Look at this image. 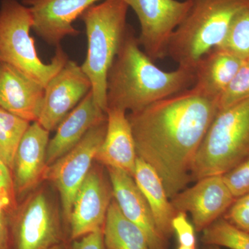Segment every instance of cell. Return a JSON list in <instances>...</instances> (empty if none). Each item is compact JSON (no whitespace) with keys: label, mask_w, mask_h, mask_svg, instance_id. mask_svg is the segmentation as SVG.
Returning <instances> with one entry per match:
<instances>
[{"label":"cell","mask_w":249,"mask_h":249,"mask_svg":"<svg viewBox=\"0 0 249 249\" xmlns=\"http://www.w3.org/2000/svg\"><path fill=\"white\" fill-rule=\"evenodd\" d=\"M249 4V0H192L172 36L168 55L178 67L195 71L206 53L222 45L235 16Z\"/></svg>","instance_id":"3957f363"},{"label":"cell","mask_w":249,"mask_h":249,"mask_svg":"<svg viewBox=\"0 0 249 249\" xmlns=\"http://www.w3.org/2000/svg\"><path fill=\"white\" fill-rule=\"evenodd\" d=\"M0 205L9 213H11L18 206L13 185L12 175L9 168L0 159Z\"/></svg>","instance_id":"83f0119b"},{"label":"cell","mask_w":249,"mask_h":249,"mask_svg":"<svg viewBox=\"0 0 249 249\" xmlns=\"http://www.w3.org/2000/svg\"><path fill=\"white\" fill-rule=\"evenodd\" d=\"M138 18L139 45L153 61L168 55L174 32L183 22L192 0H124Z\"/></svg>","instance_id":"ba28073f"},{"label":"cell","mask_w":249,"mask_h":249,"mask_svg":"<svg viewBox=\"0 0 249 249\" xmlns=\"http://www.w3.org/2000/svg\"><path fill=\"white\" fill-rule=\"evenodd\" d=\"M219 110V98L193 86L127 114L137 156L160 175L170 200L191 181L193 160Z\"/></svg>","instance_id":"6da1fadb"},{"label":"cell","mask_w":249,"mask_h":249,"mask_svg":"<svg viewBox=\"0 0 249 249\" xmlns=\"http://www.w3.org/2000/svg\"><path fill=\"white\" fill-rule=\"evenodd\" d=\"M107 120V114L95 103L90 91L63 119L47 147L48 166L73 148L97 124Z\"/></svg>","instance_id":"ac0fdd59"},{"label":"cell","mask_w":249,"mask_h":249,"mask_svg":"<svg viewBox=\"0 0 249 249\" xmlns=\"http://www.w3.org/2000/svg\"><path fill=\"white\" fill-rule=\"evenodd\" d=\"M91 90V83L76 62L68 60L45 88L37 122L52 132Z\"/></svg>","instance_id":"30bf717a"},{"label":"cell","mask_w":249,"mask_h":249,"mask_svg":"<svg viewBox=\"0 0 249 249\" xmlns=\"http://www.w3.org/2000/svg\"><path fill=\"white\" fill-rule=\"evenodd\" d=\"M249 157V97L218 111L191 170V180L223 175Z\"/></svg>","instance_id":"5b68a950"},{"label":"cell","mask_w":249,"mask_h":249,"mask_svg":"<svg viewBox=\"0 0 249 249\" xmlns=\"http://www.w3.org/2000/svg\"><path fill=\"white\" fill-rule=\"evenodd\" d=\"M243 60L222 47L206 53L196 67L193 86L218 98L233 79Z\"/></svg>","instance_id":"d6986e66"},{"label":"cell","mask_w":249,"mask_h":249,"mask_svg":"<svg viewBox=\"0 0 249 249\" xmlns=\"http://www.w3.org/2000/svg\"><path fill=\"white\" fill-rule=\"evenodd\" d=\"M222 217L234 227L249 233V193L235 199Z\"/></svg>","instance_id":"4316f807"},{"label":"cell","mask_w":249,"mask_h":249,"mask_svg":"<svg viewBox=\"0 0 249 249\" xmlns=\"http://www.w3.org/2000/svg\"><path fill=\"white\" fill-rule=\"evenodd\" d=\"M11 249H48L70 240L56 206L44 188L31 192L9 216Z\"/></svg>","instance_id":"52a82bcc"},{"label":"cell","mask_w":249,"mask_h":249,"mask_svg":"<svg viewBox=\"0 0 249 249\" xmlns=\"http://www.w3.org/2000/svg\"><path fill=\"white\" fill-rule=\"evenodd\" d=\"M129 6L124 0H104L89 7L80 16L88 37V52L82 70L91 83L98 107L107 109V76L124 36Z\"/></svg>","instance_id":"277c9868"},{"label":"cell","mask_w":249,"mask_h":249,"mask_svg":"<svg viewBox=\"0 0 249 249\" xmlns=\"http://www.w3.org/2000/svg\"><path fill=\"white\" fill-rule=\"evenodd\" d=\"M207 247H206V249H223L222 247H218V246H214V245H206Z\"/></svg>","instance_id":"d6a6232c"},{"label":"cell","mask_w":249,"mask_h":249,"mask_svg":"<svg viewBox=\"0 0 249 249\" xmlns=\"http://www.w3.org/2000/svg\"><path fill=\"white\" fill-rule=\"evenodd\" d=\"M106 249H150L145 234L121 213L113 198L103 228Z\"/></svg>","instance_id":"44dd1931"},{"label":"cell","mask_w":249,"mask_h":249,"mask_svg":"<svg viewBox=\"0 0 249 249\" xmlns=\"http://www.w3.org/2000/svg\"><path fill=\"white\" fill-rule=\"evenodd\" d=\"M71 242H65V243L60 244V245L54 246L52 248L48 249H70Z\"/></svg>","instance_id":"1f68e13d"},{"label":"cell","mask_w":249,"mask_h":249,"mask_svg":"<svg viewBox=\"0 0 249 249\" xmlns=\"http://www.w3.org/2000/svg\"><path fill=\"white\" fill-rule=\"evenodd\" d=\"M133 178L151 210L159 230L168 240L174 232L172 222L178 212L167 195L161 178L152 167L139 157Z\"/></svg>","instance_id":"ffe728a7"},{"label":"cell","mask_w":249,"mask_h":249,"mask_svg":"<svg viewBox=\"0 0 249 249\" xmlns=\"http://www.w3.org/2000/svg\"><path fill=\"white\" fill-rule=\"evenodd\" d=\"M45 88L20 71L0 62V107L29 122L38 120Z\"/></svg>","instance_id":"2e32d148"},{"label":"cell","mask_w":249,"mask_h":249,"mask_svg":"<svg viewBox=\"0 0 249 249\" xmlns=\"http://www.w3.org/2000/svg\"><path fill=\"white\" fill-rule=\"evenodd\" d=\"M107 168L114 200L123 214L143 232L150 249H168V240L159 230L133 177L123 170Z\"/></svg>","instance_id":"9a60e30c"},{"label":"cell","mask_w":249,"mask_h":249,"mask_svg":"<svg viewBox=\"0 0 249 249\" xmlns=\"http://www.w3.org/2000/svg\"><path fill=\"white\" fill-rule=\"evenodd\" d=\"M30 124L0 107V159L10 170L19 142Z\"/></svg>","instance_id":"7402d4cb"},{"label":"cell","mask_w":249,"mask_h":249,"mask_svg":"<svg viewBox=\"0 0 249 249\" xmlns=\"http://www.w3.org/2000/svg\"><path fill=\"white\" fill-rule=\"evenodd\" d=\"M98 1L101 0H22V4L30 10L33 30L48 45L57 47L67 36L80 34L73 23Z\"/></svg>","instance_id":"5bb4252c"},{"label":"cell","mask_w":249,"mask_h":249,"mask_svg":"<svg viewBox=\"0 0 249 249\" xmlns=\"http://www.w3.org/2000/svg\"><path fill=\"white\" fill-rule=\"evenodd\" d=\"M113 198L111 183L99 168L92 166L72 204L68 222L71 242L103 229Z\"/></svg>","instance_id":"8fae6325"},{"label":"cell","mask_w":249,"mask_h":249,"mask_svg":"<svg viewBox=\"0 0 249 249\" xmlns=\"http://www.w3.org/2000/svg\"><path fill=\"white\" fill-rule=\"evenodd\" d=\"M9 216V212L0 205V249H11Z\"/></svg>","instance_id":"4dcf8cb0"},{"label":"cell","mask_w":249,"mask_h":249,"mask_svg":"<svg viewBox=\"0 0 249 249\" xmlns=\"http://www.w3.org/2000/svg\"><path fill=\"white\" fill-rule=\"evenodd\" d=\"M106 129L107 120L94 126L76 146L47 168L45 180L53 183L58 192L67 229L73 199L92 168Z\"/></svg>","instance_id":"9c48e42d"},{"label":"cell","mask_w":249,"mask_h":249,"mask_svg":"<svg viewBox=\"0 0 249 249\" xmlns=\"http://www.w3.org/2000/svg\"><path fill=\"white\" fill-rule=\"evenodd\" d=\"M106 114V133L95 160L133 177L138 156L126 111L109 107Z\"/></svg>","instance_id":"e0dca14e"},{"label":"cell","mask_w":249,"mask_h":249,"mask_svg":"<svg viewBox=\"0 0 249 249\" xmlns=\"http://www.w3.org/2000/svg\"><path fill=\"white\" fill-rule=\"evenodd\" d=\"M223 180L235 199L249 193V157L223 174Z\"/></svg>","instance_id":"484cf974"},{"label":"cell","mask_w":249,"mask_h":249,"mask_svg":"<svg viewBox=\"0 0 249 249\" xmlns=\"http://www.w3.org/2000/svg\"><path fill=\"white\" fill-rule=\"evenodd\" d=\"M49 133L36 121L19 142L11 170L18 204L45 180Z\"/></svg>","instance_id":"4fadbf2b"},{"label":"cell","mask_w":249,"mask_h":249,"mask_svg":"<svg viewBox=\"0 0 249 249\" xmlns=\"http://www.w3.org/2000/svg\"><path fill=\"white\" fill-rule=\"evenodd\" d=\"M70 249H106L103 239V229L96 231L71 241Z\"/></svg>","instance_id":"f546056e"},{"label":"cell","mask_w":249,"mask_h":249,"mask_svg":"<svg viewBox=\"0 0 249 249\" xmlns=\"http://www.w3.org/2000/svg\"><path fill=\"white\" fill-rule=\"evenodd\" d=\"M178 249H196V248H193V247H184V246L179 245L178 246Z\"/></svg>","instance_id":"836d02e7"},{"label":"cell","mask_w":249,"mask_h":249,"mask_svg":"<svg viewBox=\"0 0 249 249\" xmlns=\"http://www.w3.org/2000/svg\"><path fill=\"white\" fill-rule=\"evenodd\" d=\"M172 227L173 232L178 236L179 245L196 248V229L188 221L186 213H177L172 222Z\"/></svg>","instance_id":"f1b7e54d"},{"label":"cell","mask_w":249,"mask_h":249,"mask_svg":"<svg viewBox=\"0 0 249 249\" xmlns=\"http://www.w3.org/2000/svg\"><path fill=\"white\" fill-rule=\"evenodd\" d=\"M249 97V58L243 60L233 79L219 98V110Z\"/></svg>","instance_id":"d4e9b609"},{"label":"cell","mask_w":249,"mask_h":249,"mask_svg":"<svg viewBox=\"0 0 249 249\" xmlns=\"http://www.w3.org/2000/svg\"><path fill=\"white\" fill-rule=\"evenodd\" d=\"M245 60L249 58V4L235 16L221 47Z\"/></svg>","instance_id":"cb8c5ba5"},{"label":"cell","mask_w":249,"mask_h":249,"mask_svg":"<svg viewBox=\"0 0 249 249\" xmlns=\"http://www.w3.org/2000/svg\"><path fill=\"white\" fill-rule=\"evenodd\" d=\"M196 71L160 70L139 45L129 27L107 76V108L134 112L192 88Z\"/></svg>","instance_id":"7a4b0ae2"},{"label":"cell","mask_w":249,"mask_h":249,"mask_svg":"<svg viewBox=\"0 0 249 249\" xmlns=\"http://www.w3.org/2000/svg\"><path fill=\"white\" fill-rule=\"evenodd\" d=\"M32 16L18 0H2L0 6V62L11 65L44 88L69 60L61 47H56L49 63L39 58L30 36Z\"/></svg>","instance_id":"8992f818"},{"label":"cell","mask_w":249,"mask_h":249,"mask_svg":"<svg viewBox=\"0 0 249 249\" xmlns=\"http://www.w3.org/2000/svg\"><path fill=\"white\" fill-rule=\"evenodd\" d=\"M171 199L178 212L189 213L196 231H203L222 217L235 201L223 180L222 175H212L198 180Z\"/></svg>","instance_id":"7c38bea8"},{"label":"cell","mask_w":249,"mask_h":249,"mask_svg":"<svg viewBox=\"0 0 249 249\" xmlns=\"http://www.w3.org/2000/svg\"><path fill=\"white\" fill-rule=\"evenodd\" d=\"M201 241L206 245L229 249H249V233L220 217L203 231Z\"/></svg>","instance_id":"603a6c76"}]
</instances>
